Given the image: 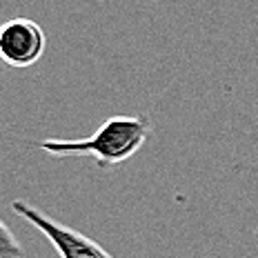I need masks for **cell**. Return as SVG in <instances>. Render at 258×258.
Wrapping results in <instances>:
<instances>
[{
  "instance_id": "1",
  "label": "cell",
  "mask_w": 258,
  "mask_h": 258,
  "mask_svg": "<svg viewBox=\"0 0 258 258\" xmlns=\"http://www.w3.org/2000/svg\"><path fill=\"white\" fill-rule=\"evenodd\" d=\"M152 127V118L147 114L111 116L87 138H45L38 147L49 156H91L100 169H111L141 152Z\"/></svg>"
},
{
  "instance_id": "2",
  "label": "cell",
  "mask_w": 258,
  "mask_h": 258,
  "mask_svg": "<svg viewBox=\"0 0 258 258\" xmlns=\"http://www.w3.org/2000/svg\"><path fill=\"white\" fill-rule=\"evenodd\" d=\"M12 212L25 218L31 227H36L51 243L60 258H114L107 249H103L94 238L85 236L78 229L69 227L60 220L47 216L42 209L34 207L31 203L16 198L12 201Z\"/></svg>"
},
{
  "instance_id": "3",
  "label": "cell",
  "mask_w": 258,
  "mask_h": 258,
  "mask_svg": "<svg viewBox=\"0 0 258 258\" xmlns=\"http://www.w3.org/2000/svg\"><path fill=\"white\" fill-rule=\"evenodd\" d=\"M47 49L42 27L31 18L18 16L0 25V62L12 69L34 67Z\"/></svg>"
},
{
  "instance_id": "4",
  "label": "cell",
  "mask_w": 258,
  "mask_h": 258,
  "mask_svg": "<svg viewBox=\"0 0 258 258\" xmlns=\"http://www.w3.org/2000/svg\"><path fill=\"white\" fill-rule=\"evenodd\" d=\"M0 258H25V247L9 229V225L0 218Z\"/></svg>"
},
{
  "instance_id": "5",
  "label": "cell",
  "mask_w": 258,
  "mask_h": 258,
  "mask_svg": "<svg viewBox=\"0 0 258 258\" xmlns=\"http://www.w3.org/2000/svg\"><path fill=\"white\" fill-rule=\"evenodd\" d=\"M205 258H214V256H205Z\"/></svg>"
}]
</instances>
